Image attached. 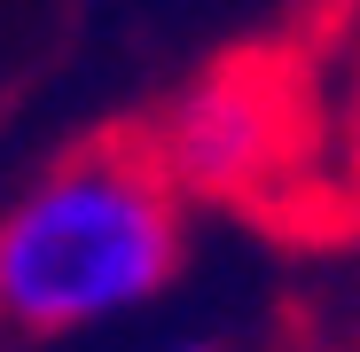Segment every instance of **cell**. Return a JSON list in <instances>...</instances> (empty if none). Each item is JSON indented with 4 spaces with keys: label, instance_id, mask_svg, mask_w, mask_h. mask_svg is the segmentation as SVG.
I'll use <instances>...</instances> for the list:
<instances>
[{
    "label": "cell",
    "instance_id": "7a4b0ae2",
    "mask_svg": "<svg viewBox=\"0 0 360 352\" xmlns=\"http://www.w3.org/2000/svg\"><path fill=\"white\" fill-rule=\"evenodd\" d=\"M149 141L180 196L274 227H337L329 211V63L306 47H243L180 86Z\"/></svg>",
    "mask_w": 360,
    "mask_h": 352
},
{
    "label": "cell",
    "instance_id": "3957f363",
    "mask_svg": "<svg viewBox=\"0 0 360 352\" xmlns=\"http://www.w3.org/2000/svg\"><path fill=\"white\" fill-rule=\"evenodd\" d=\"M329 211L337 227L360 219V39L345 55V71L329 79Z\"/></svg>",
    "mask_w": 360,
    "mask_h": 352
},
{
    "label": "cell",
    "instance_id": "6da1fadb",
    "mask_svg": "<svg viewBox=\"0 0 360 352\" xmlns=\"http://www.w3.org/2000/svg\"><path fill=\"white\" fill-rule=\"evenodd\" d=\"M180 196L149 126H110L0 211V329L63 337L149 306L180 274Z\"/></svg>",
    "mask_w": 360,
    "mask_h": 352
},
{
    "label": "cell",
    "instance_id": "277c9868",
    "mask_svg": "<svg viewBox=\"0 0 360 352\" xmlns=\"http://www.w3.org/2000/svg\"><path fill=\"white\" fill-rule=\"evenodd\" d=\"M180 352H212V344H180Z\"/></svg>",
    "mask_w": 360,
    "mask_h": 352
}]
</instances>
